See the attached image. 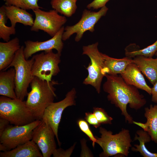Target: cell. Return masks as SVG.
Listing matches in <instances>:
<instances>
[{"label": "cell", "instance_id": "obj_13", "mask_svg": "<svg viewBox=\"0 0 157 157\" xmlns=\"http://www.w3.org/2000/svg\"><path fill=\"white\" fill-rule=\"evenodd\" d=\"M64 29L63 26L52 38L45 41H33L27 40L25 41L24 54L26 59H28L33 54L41 51L55 49L58 53H61L64 46L62 36Z\"/></svg>", "mask_w": 157, "mask_h": 157}, {"label": "cell", "instance_id": "obj_6", "mask_svg": "<svg viewBox=\"0 0 157 157\" xmlns=\"http://www.w3.org/2000/svg\"><path fill=\"white\" fill-rule=\"evenodd\" d=\"M98 45V42H96L83 47L82 54L87 56L90 60L86 68L88 75L84 80L83 83L92 86L99 94L102 79L106 74L104 71V53L99 51Z\"/></svg>", "mask_w": 157, "mask_h": 157}, {"label": "cell", "instance_id": "obj_26", "mask_svg": "<svg viewBox=\"0 0 157 157\" xmlns=\"http://www.w3.org/2000/svg\"><path fill=\"white\" fill-rule=\"evenodd\" d=\"M5 5L13 6L26 10L42 8L38 4V0H5Z\"/></svg>", "mask_w": 157, "mask_h": 157}, {"label": "cell", "instance_id": "obj_27", "mask_svg": "<svg viewBox=\"0 0 157 157\" xmlns=\"http://www.w3.org/2000/svg\"><path fill=\"white\" fill-rule=\"evenodd\" d=\"M93 109V113L100 124H112L113 118L109 116L104 109L94 107Z\"/></svg>", "mask_w": 157, "mask_h": 157}, {"label": "cell", "instance_id": "obj_21", "mask_svg": "<svg viewBox=\"0 0 157 157\" xmlns=\"http://www.w3.org/2000/svg\"><path fill=\"white\" fill-rule=\"evenodd\" d=\"M104 71L106 74L116 75L124 72L127 65L133 63V58L126 56L117 59L111 57L104 54Z\"/></svg>", "mask_w": 157, "mask_h": 157}, {"label": "cell", "instance_id": "obj_25", "mask_svg": "<svg viewBox=\"0 0 157 157\" xmlns=\"http://www.w3.org/2000/svg\"><path fill=\"white\" fill-rule=\"evenodd\" d=\"M157 52V40L152 44L142 49H132L129 46L125 49L126 56L133 58L139 55L152 57Z\"/></svg>", "mask_w": 157, "mask_h": 157}, {"label": "cell", "instance_id": "obj_18", "mask_svg": "<svg viewBox=\"0 0 157 157\" xmlns=\"http://www.w3.org/2000/svg\"><path fill=\"white\" fill-rule=\"evenodd\" d=\"M37 145L32 140L10 151L1 152L0 157H43Z\"/></svg>", "mask_w": 157, "mask_h": 157}, {"label": "cell", "instance_id": "obj_37", "mask_svg": "<svg viewBox=\"0 0 157 157\" xmlns=\"http://www.w3.org/2000/svg\"><path fill=\"white\" fill-rule=\"evenodd\" d=\"M76 0L77 1L78 0Z\"/></svg>", "mask_w": 157, "mask_h": 157}, {"label": "cell", "instance_id": "obj_3", "mask_svg": "<svg viewBox=\"0 0 157 157\" xmlns=\"http://www.w3.org/2000/svg\"><path fill=\"white\" fill-rule=\"evenodd\" d=\"M100 137H95L96 143L101 148L103 151L99 154L100 157L121 156L128 157L129 150L132 147V140L129 131L122 128L118 133L115 134L110 131L100 127Z\"/></svg>", "mask_w": 157, "mask_h": 157}, {"label": "cell", "instance_id": "obj_23", "mask_svg": "<svg viewBox=\"0 0 157 157\" xmlns=\"http://www.w3.org/2000/svg\"><path fill=\"white\" fill-rule=\"evenodd\" d=\"M76 0H51L52 8L58 13L67 17H71L76 11Z\"/></svg>", "mask_w": 157, "mask_h": 157}, {"label": "cell", "instance_id": "obj_36", "mask_svg": "<svg viewBox=\"0 0 157 157\" xmlns=\"http://www.w3.org/2000/svg\"><path fill=\"white\" fill-rule=\"evenodd\" d=\"M155 55L156 56L157 58V52L155 53Z\"/></svg>", "mask_w": 157, "mask_h": 157}, {"label": "cell", "instance_id": "obj_35", "mask_svg": "<svg viewBox=\"0 0 157 157\" xmlns=\"http://www.w3.org/2000/svg\"><path fill=\"white\" fill-rule=\"evenodd\" d=\"M0 151L2 152H5L7 151V149L3 145L0 143Z\"/></svg>", "mask_w": 157, "mask_h": 157}, {"label": "cell", "instance_id": "obj_12", "mask_svg": "<svg viewBox=\"0 0 157 157\" xmlns=\"http://www.w3.org/2000/svg\"><path fill=\"white\" fill-rule=\"evenodd\" d=\"M55 135L50 125L41 120L40 124L33 130L32 140L41 150L43 157H50L56 149Z\"/></svg>", "mask_w": 157, "mask_h": 157}, {"label": "cell", "instance_id": "obj_20", "mask_svg": "<svg viewBox=\"0 0 157 157\" xmlns=\"http://www.w3.org/2000/svg\"><path fill=\"white\" fill-rule=\"evenodd\" d=\"M15 71L14 68L0 72V95L17 99L15 92Z\"/></svg>", "mask_w": 157, "mask_h": 157}, {"label": "cell", "instance_id": "obj_9", "mask_svg": "<svg viewBox=\"0 0 157 157\" xmlns=\"http://www.w3.org/2000/svg\"><path fill=\"white\" fill-rule=\"evenodd\" d=\"M41 121L37 119L22 126L9 125L0 136V143L9 151L32 140L33 131Z\"/></svg>", "mask_w": 157, "mask_h": 157}, {"label": "cell", "instance_id": "obj_4", "mask_svg": "<svg viewBox=\"0 0 157 157\" xmlns=\"http://www.w3.org/2000/svg\"><path fill=\"white\" fill-rule=\"evenodd\" d=\"M24 46L16 52L13 60L10 65L4 70L13 67L15 71V92L17 98L24 101L27 96V89L33 76L32 68L34 60L32 58L26 60L24 54Z\"/></svg>", "mask_w": 157, "mask_h": 157}, {"label": "cell", "instance_id": "obj_5", "mask_svg": "<svg viewBox=\"0 0 157 157\" xmlns=\"http://www.w3.org/2000/svg\"><path fill=\"white\" fill-rule=\"evenodd\" d=\"M0 118L16 126L25 125L36 120L25 101L3 96L0 97Z\"/></svg>", "mask_w": 157, "mask_h": 157}, {"label": "cell", "instance_id": "obj_7", "mask_svg": "<svg viewBox=\"0 0 157 157\" xmlns=\"http://www.w3.org/2000/svg\"><path fill=\"white\" fill-rule=\"evenodd\" d=\"M61 53H55L51 50L33 55V76L48 82L51 81L52 77L60 71L59 64L61 61Z\"/></svg>", "mask_w": 157, "mask_h": 157}, {"label": "cell", "instance_id": "obj_29", "mask_svg": "<svg viewBox=\"0 0 157 157\" xmlns=\"http://www.w3.org/2000/svg\"><path fill=\"white\" fill-rule=\"evenodd\" d=\"M76 143L71 146L69 149L64 150L59 148L56 149L53 151L52 155L54 157H69L71 156L74 149Z\"/></svg>", "mask_w": 157, "mask_h": 157}, {"label": "cell", "instance_id": "obj_11", "mask_svg": "<svg viewBox=\"0 0 157 157\" xmlns=\"http://www.w3.org/2000/svg\"><path fill=\"white\" fill-rule=\"evenodd\" d=\"M76 93L75 89L73 88L67 93L63 100L53 102L49 105L45 110L42 117V119L46 121L54 131L60 146L61 143L58 137V130L62 114L66 108L76 105Z\"/></svg>", "mask_w": 157, "mask_h": 157}, {"label": "cell", "instance_id": "obj_32", "mask_svg": "<svg viewBox=\"0 0 157 157\" xmlns=\"http://www.w3.org/2000/svg\"><path fill=\"white\" fill-rule=\"evenodd\" d=\"M110 0H94L87 6L88 9H97L106 6Z\"/></svg>", "mask_w": 157, "mask_h": 157}, {"label": "cell", "instance_id": "obj_16", "mask_svg": "<svg viewBox=\"0 0 157 157\" xmlns=\"http://www.w3.org/2000/svg\"><path fill=\"white\" fill-rule=\"evenodd\" d=\"M133 59V63L153 85L157 81V58H154L139 55Z\"/></svg>", "mask_w": 157, "mask_h": 157}, {"label": "cell", "instance_id": "obj_33", "mask_svg": "<svg viewBox=\"0 0 157 157\" xmlns=\"http://www.w3.org/2000/svg\"><path fill=\"white\" fill-rule=\"evenodd\" d=\"M151 88V94L152 101L157 104V81Z\"/></svg>", "mask_w": 157, "mask_h": 157}, {"label": "cell", "instance_id": "obj_17", "mask_svg": "<svg viewBox=\"0 0 157 157\" xmlns=\"http://www.w3.org/2000/svg\"><path fill=\"white\" fill-rule=\"evenodd\" d=\"M144 117L147 119L144 123L133 121V123L141 127L148 133L151 140L157 144V104H151L144 108Z\"/></svg>", "mask_w": 157, "mask_h": 157}, {"label": "cell", "instance_id": "obj_34", "mask_svg": "<svg viewBox=\"0 0 157 157\" xmlns=\"http://www.w3.org/2000/svg\"><path fill=\"white\" fill-rule=\"evenodd\" d=\"M9 123V121L6 119L0 118V136L8 126Z\"/></svg>", "mask_w": 157, "mask_h": 157}, {"label": "cell", "instance_id": "obj_30", "mask_svg": "<svg viewBox=\"0 0 157 157\" xmlns=\"http://www.w3.org/2000/svg\"><path fill=\"white\" fill-rule=\"evenodd\" d=\"M85 119L88 123L92 125L96 128H98L101 125L99 122L96 117L93 113H85Z\"/></svg>", "mask_w": 157, "mask_h": 157}, {"label": "cell", "instance_id": "obj_22", "mask_svg": "<svg viewBox=\"0 0 157 157\" xmlns=\"http://www.w3.org/2000/svg\"><path fill=\"white\" fill-rule=\"evenodd\" d=\"M138 141L139 144H135L132 147L131 150L135 152H139L144 157H157V153H152L146 148L145 144L151 140V137L148 133L143 129L137 131L134 140Z\"/></svg>", "mask_w": 157, "mask_h": 157}, {"label": "cell", "instance_id": "obj_14", "mask_svg": "<svg viewBox=\"0 0 157 157\" xmlns=\"http://www.w3.org/2000/svg\"><path fill=\"white\" fill-rule=\"evenodd\" d=\"M120 76L128 84L144 90L151 95V88L147 84L142 73L134 63L129 64Z\"/></svg>", "mask_w": 157, "mask_h": 157}, {"label": "cell", "instance_id": "obj_8", "mask_svg": "<svg viewBox=\"0 0 157 157\" xmlns=\"http://www.w3.org/2000/svg\"><path fill=\"white\" fill-rule=\"evenodd\" d=\"M108 8L105 6L98 12L92 11L85 9L83 12L81 19L74 25L66 26L62 36L63 41L69 39L73 34L76 33L75 40L78 42L83 37L85 32L87 31L93 32L94 26L102 17L106 14Z\"/></svg>", "mask_w": 157, "mask_h": 157}, {"label": "cell", "instance_id": "obj_15", "mask_svg": "<svg viewBox=\"0 0 157 157\" xmlns=\"http://www.w3.org/2000/svg\"><path fill=\"white\" fill-rule=\"evenodd\" d=\"M21 46L17 37L7 42H0V71L5 70L10 65Z\"/></svg>", "mask_w": 157, "mask_h": 157}, {"label": "cell", "instance_id": "obj_2", "mask_svg": "<svg viewBox=\"0 0 157 157\" xmlns=\"http://www.w3.org/2000/svg\"><path fill=\"white\" fill-rule=\"evenodd\" d=\"M57 81L48 82L34 76L30 83L31 91L28 92L26 104L36 120H42L45 110L53 102L56 97L54 86Z\"/></svg>", "mask_w": 157, "mask_h": 157}, {"label": "cell", "instance_id": "obj_1", "mask_svg": "<svg viewBox=\"0 0 157 157\" xmlns=\"http://www.w3.org/2000/svg\"><path fill=\"white\" fill-rule=\"evenodd\" d=\"M105 77L106 80L103 88L108 94V100L120 109L126 122L133 124V118L127 111V105L135 110L140 109L147 103L144 96L138 88L127 84L121 76L106 74Z\"/></svg>", "mask_w": 157, "mask_h": 157}, {"label": "cell", "instance_id": "obj_31", "mask_svg": "<svg viewBox=\"0 0 157 157\" xmlns=\"http://www.w3.org/2000/svg\"><path fill=\"white\" fill-rule=\"evenodd\" d=\"M81 150L80 157H92L93 155L86 144V140L84 138L81 140Z\"/></svg>", "mask_w": 157, "mask_h": 157}, {"label": "cell", "instance_id": "obj_28", "mask_svg": "<svg viewBox=\"0 0 157 157\" xmlns=\"http://www.w3.org/2000/svg\"><path fill=\"white\" fill-rule=\"evenodd\" d=\"M78 125L81 130L84 133L92 142L93 147L95 146L97 139L91 131L87 122L83 119H80L77 121Z\"/></svg>", "mask_w": 157, "mask_h": 157}, {"label": "cell", "instance_id": "obj_19", "mask_svg": "<svg viewBox=\"0 0 157 157\" xmlns=\"http://www.w3.org/2000/svg\"><path fill=\"white\" fill-rule=\"evenodd\" d=\"M5 13L11 26L15 27L17 23L31 27L34 23L32 15L26 10L13 6L5 5Z\"/></svg>", "mask_w": 157, "mask_h": 157}, {"label": "cell", "instance_id": "obj_24", "mask_svg": "<svg viewBox=\"0 0 157 157\" xmlns=\"http://www.w3.org/2000/svg\"><path fill=\"white\" fill-rule=\"evenodd\" d=\"M8 18L6 15L5 5L0 8V38L7 42L10 40V36L16 33L15 27L6 25Z\"/></svg>", "mask_w": 157, "mask_h": 157}, {"label": "cell", "instance_id": "obj_10", "mask_svg": "<svg viewBox=\"0 0 157 157\" xmlns=\"http://www.w3.org/2000/svg\"><path fill=\"white\" fill-rule=\"evenodd\" d=\"M35 15L31 31H43L51 37L54 36L67 21L65 16L59 15L54 9L45 11L38 8L33 10Z\"/></svg>", "mask_w": 157, "mask_h": 157}]
</instances>
